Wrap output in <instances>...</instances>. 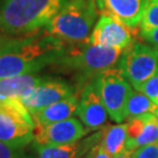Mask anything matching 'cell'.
I'll list each match as a JSON object with an SVG mask.
<instances>
[{
	"label": "cell",
	"mask_w": 158,
	"mask_h": 158,
	"mask_svg": "<svg viewBox=\"0 0 158 158\" xmlns=\"http://www.w3.org/2000/svg\"><path fill=\"white\" fill-rule=\"evenodd\" d=\"M86 134L80 120L74 117L47 125H37L34 128L36 146H60L78 142Z\"/></svg>",
	"instance_id": "ba28073f"
},
{
	"label": "cell",
	"mask_w": 158,
	"mask_h": 158,
	"mask_svg": "<svg viewBox=\"0 0 158 158\" xmlns=\"http://www.w3.org/2000/svg\"><path fill=\"white\" fill-rule=\"evenodd\" d=\"M132 158H158V142L135 149Z\"/></svg>",
	"instance_id": "7402d4cb"
},
{
	"label": "cell",
	"mask_w": 158,
	"mask_h": 158,
	"mask_svg": "<svg viewBox=\"0 0 158 158\" xmlns=\"http://www.w3.org/2000/svg\"><path fill=\"white\" fill-rule=\"evenodd\" d=\"M20 149L0 142V158H22Z\"/></svg>",
	"instance_id": "603a6c76"
},
{
	"label": "cell",
	"mask_w": 158,
	"mask_h": 158,
	"mask_svg": "<svg viewBox=\"0 0 158 158\" xmlns=\"http://www.w3.org/2000/svg\"><path fill=\"white\" fill-rule=\"evenodd\" d=\"M155 115H156V117L158 118V109H157V111H156V113H155Z\"/></svg>",
	"instance_id": "83f0119b"
},
{
	"label": "cell",
	"mask_w": 158,
	"mask_h": 158,
	"mask_svg": "<svg viewBox=\"0 0 158 158\" xmlns=\"http://www.w3.org/2000/svg\"><path fill=\"white\" fill-rule=\"evenodd\" d=\"M119 69L127 81L137 87L158 70V49L143 43L132 42L120 56Z\"/></svg>",
	"instance_id": "52a82bcc"
},
{
	"label": "cell",
	"mask_w": 158,
	"mask_h": 158,
	"mask_svg": "<svg viewBox=\"0 0 158 158\" xmlns=\"http://www.w3.org/2000/svg\"><path fill=\"white\" fill-rule=\"evenodd\" d=\"M131 29L112 18L102 15L94 25L88 42L111 48L125 49L132 43Z\"/></svg>",
	"instance_id": "30bf717a"
},
{
	"label": "cell",
	"mask_w": 158,
	"mask_h": 158,
	"mask_svg": "<svg viewBox=\"0 0 158 158\" xmlns=\"http://www.w3.org/2000/svg\"><path fill=\"white\" fill-rule=\"evenodd\" d=\"M65 42L45 30L23 36L0 37V79L36 73L55 65L64 55Z\"/></svg>",
	"instance_id": "6da1fadb"
},
{
	"label": "cell",
	"mask_w": 158,
	"mask_h": 158,
	"mask_svg": "<svg viewBox=\"0 0 158 158\" xmlns=\"http://www.w3.org/2000/svg\"><path fill=\"white\" fill-rule=\"evenodd\" d=\"M127 142L126 123L108 126L104 129L101 145L110 155L115 157L125 149Z\"/></svg>",
	"instance_id": "2e32d148"
},
{
	"label": "cell",
	"mask_w": 158,
	"mask_h": 158,
	"mask_svg": "<svg viewBox=\"0 0 158 158\" xmlns=\"http://www.w3.org/2000/svg\"><path fill=\"white\" fill-rule=\"evenodd\" d=\"M142 37L151 44V46L158 49V27L151 28V29H141Z\"/></svg>",
	"instance_id": "cb8c5ba5"
},
{
	"label": "cell",
	"mask_w": 158,
	"mask_h": 158,
	"mask_svg": "<svg viewBox=\"0 0 158 158\" xmlns=\"http://www.w3.org/2000/svg\"><path fill=\"white\" fill-rule=\"evenodd\" d=\"M74 94V89L70 84L62 79L44 77L29 94L23 98L21 102L30 113L56 103L65 98Z\"/></svg>",
	"instance_id": "9c48e42d"
},
{
	"label": "cell",
	"mask_w": 158,
	"mask_h": 158,
	"mask_svg": "<svg viewBox=\"0 0 158 158\" xmlns=\"http://www.w3.org/2000/svg\"><path fill=\"white\" fill-rule=\"evenodd\" d=\"M158 27V0H146V6L141 22V29Z\"/></svg>",
	"instance_id": "d6986e66"
},
{
	"label": "cell",
	"mask_w": 158,
	"mask_h": 158,
	"mask_svg": "<svg viewBox=\"0 0 158 158\" xmlns=\"http://www.w3.org/2000/svg\"><path fill=\"white\" fill-rule=\"evenodd\" d=\"M78 103V98L74 94L70 97L65 98L59 102L45 107V108L31 112L30 114L35 126L52 124V123L72 117V115L76 113Z\"/></svg>",
	"instance_id": "4fadbf2b"
},
{
	"label": "cell",
	"mask_w": 158,
	"mask_h": 158,
	"mask_svg": "<svg viewBox=\"0 0 158 158\" xmlns=\"http://www.w3.org/2000/svg\"><path fill=\"white\" fill-rule=\"evenodd\" d=\"M135 89L146 94L156 105H158V70L152 77H150L139 86L135 87Z\"/></svg>",
	"instance_id": "ffe728a7"
},
{
	"label": "cell",
	"mask_w": 158,
	"mask_h": 158,
	"mask_svg": "<svg viewBox=\"0 0 158 158\" xmlns=\"http://www.w3.org/2000/svg\"><path fill=\"white\" fill-rule=\"evenodd\" d=\"M107 112L112 120L121 123L126 119V105L134 90L132 85L118 68H110L94 77Z\"/></svg>",
	"instance_id": "8992f818"
},
{
	"label": "cell",
	"mask_w": 158,
	"mask_h": 158,
	"mask_svg": "<svg viewBox=\"0 0 158 158\" xmlns=\"http://www.w3.org/2000/svg\"><path fill=\"white\" fill-rule=\"evenodd\" d=\"M78 158H94V148H91L88 152L83 154L82 156H79Z\"/></svg>",
	"instance_id": "4316f807"
},
{
	"label": "cell",
	"mask_w": 158,
	"mask_h": 158,
	"mask_svg": "<svg viewBox=\"0 0 158 158\" xmlns=\"http://www.w3.org/2000/svg\"><path fill=\"white\" fill-rule=\"evenodd\" d=\"M97 15L96 0H68L44 30L64 42H88Z\"/></svg>",
	"instance_id": "3957f363"
},
{
	"label": "cell",
	"mask_w": 158,
	"mask_h": 158,
	"mask_svg": "<svg viewBox=\"0 0 158 158\" xmlns=\"http://www.w3.org/2000/svg\"><path fill=\"white\" fill-rule=\"evenodd\" d=\"M104 131L91 135L84 142L60 146H37L38 158H78L88 152L102 141Z\"/></svg>",
	"instance_id": "5bb4252c"
},
{
	"label": "cell",
	"mask_w": 158,
	"mask_h": 158,
	"mask_svg": "<svg viewBox=\"0 0 158 158\" xmlns=\"http://www.w3.org/2000/svg\"><path fill=\"white\" fill-rule=\"evenodd\" d=\"M94 158H113V156L110 155V154L104 149L101 143H99L97 146L94 147Z\"/></svg>",
	"instance_id": "d4e9b609"
},
{
	"label": "cell",
	"mask_w": 158,
	"mask_h": 158,
	"mask_svg": "<svg viewBox=\"0 0 158 158\" xmlns=\"http://www.w3.org/2000/svg\"><path fill=\"white\" fill-rule=\"evenodd\" d=\"M132 152H134V151L124 149L121 153H119L118 155H116L113 158H132Z\"/></svg>",
	"instance_id": "484cf974"
},
{
	"label": "cell",
	"mask_w": 158,
	"mask_h": 158,
	"mask_svg": "<svg viewBox=\"0 0 158 158\" xmlns=\"http://www.w3.org/2000/svg\"><path fill=\"white\" fill-rule=\"evenodd\" d=\"M124 49L88 44L81 48L66 49L55 65L76 71L84 76L97 77L100 73L113 68L119 62Z\"/></svg>",
	"instance_id": "277c9868"
},
{
	"label": "cell",
	"mask_w": 158,
	"mask_h": 158,
	"mask_svg": "<svg viewBox=\"0 0 158 158\" xmlns=\"http://www.w3.org/2000/svg\"><path fill=\"white\" fill-rule=\"evenodd\" d=\"M157 109L158 105L149 97L134 88L126 105V118L131 119L146 114H155Z\"/></svg>",
	"instance_id": "e0dca14e"
},
{
	"label": "cell",
	"mask_w": 158,
	"mask_h": 158,
	"mask_svg": "<svg viewBox=\"0 0 158 158\" xmlns=\"http://www.w3.org/2000/svg\"><path fill=\"white\" fill-rule=\"evenodd\" d=\"M145 123H146L145 115L129 119V121L126 123L127 142H132V141L137 140V139L140 137L141 134L144 131ZM127 142H126V143H127Z\"/></svg>",
	"instance_id": "44dd1931"
},
{
	"label": "cell",
	"mask_w": 158,
	"mask_h": 158,
	"mask_svg": "<svg viewBox=\"0 0 158 158\" xmlns=\"http://www.w3.org/2000/svg\"><path fill=\"white\" fill-rule=\"evenodd\" d=\"M102 15L112 18L129 28L141 25L146 0H96Z\"/></svg>",
	"instance_id": "7c38bea8"
},
{
	"label": "cell",
	"mask_w": 158,
	"mask_h": 158,
	"mask_svg": "<svg viewBox=\"0 0 158 158\" xmlns=\"http://www.w3.org/2000/svg\"><path fill=\"white\" fill-rule=\"evenodd\" d=\"M76 114L82 124L90 131L101 128L107 122L109 114L101 99L94 79L83 88Z\"/></svg>",
	"instance_id": "8fae6325"
},
{
	"label": "cell",
	"mask_w": 158,
	"mask_h": 158,
	"mask_svg": "<svg viewBox=\"0 0 158 158\" xmlns=\"http://www.w3.org/2000/svg\"><path fill=\"white\" fill-rule=\"evenodd\" d=\"M145 119H146V123H145L143 132L137 140L127 142L125 149L134 151L141 146L158 142V118L155 114H146Z\"/></svg>",
	"instance_id": "ac0fdd59"
},
{
	"label": "cell",
	"mask_w": 158,
	"mask_h": 158,
	"mask_svg": "<svg viewBox=\"0 0 158 158\" xmlns=\"http://www.w3.org/2000/svg\"><path fill=\"white\" fill-rule=\"evenodd\" d=\"M44 77L38 76L35 73L22 74L0 79V99H15L21 101L41 83Z\"/></svg>",
	"instance_id": "9a60e30c"
},
{
	"label": "cell",
	"mask_w": 158,
	"mask_h": 158,
	"mask_svg": "<svg viewBox=\"0 0 158 158\" xmlns=\"http://www.w3.org/2000/svg\"><path fill=\"white\" fill-rule=\"evenodd\" d=\"M68 0H1L0 30L10 36L38 32Z\"/></svg>",
	"instance_id": "7a4b0ae2"
},
{
	"label": "cell",
	"mask_w": 158,
	"mask_h": 158,
	"mask_svg": "<svg viewBox=\"0 0 158 158\" xmlns=\"http://www.w3.org/2000/svg\"><path fill=\"white\" fill-rule=\"evenodd\" d=\"M35 124L20 100L0 99V142L23 148L33 141Z\"/></svg>",
	"instance_id": "5b68a950"
}]
</instances>
